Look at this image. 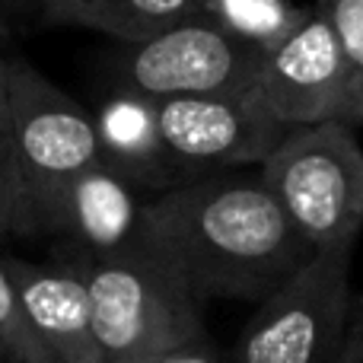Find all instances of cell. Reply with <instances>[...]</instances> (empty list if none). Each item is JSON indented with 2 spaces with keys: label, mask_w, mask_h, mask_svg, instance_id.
<instances>
[{
  "label": "cell",
  "mask_w": 363,
  "mask_h": 363,
  "mask_svg": "<svg viewBox=\"0 0 363 363\" xmlns=\"http://www.w3.org/2000/svg\"><path fill=\"white\" fill-rule=\"evenodd\" d=\"M144 249L201 303L255 306L315 255L258 169L185 179L157 194L147 204Z\"/></svg>",
  "instance_id": "obj_1"
},
{
  "label": "cell",
  "mask_w": 363,
  "mask_h": 363,
  "mask_svg": "<svg viewBox=\"0 0 363 363\" xmlns=\"http://www.w3.org/2000/svg\"><path fill=\"white\" fill-rule=\"evenodd\" d=\"M10 138L19 194V236L48 233L61 194L102 163L96 115L32 64L10 57Z\"/></svg>",
  "instance_id": "obj_2"
},
{
  "label": "cell",
  "mask_w": 363,
  "mask_h": 363,
  "mask_svg": "<svg viewBox=\"0 0 363 363\" xmlns=\"http://www.w3.org/2000/svg\"><path fill=\"white\" fill-rule=\"evenodd\" d=\"M93 296L106 363H157L201 338L204 303L147 249L112 258L74 255Z\"/></svg>",
  "instance_id": "obj_3"
},
{
  "label": "cell",
  "mask_w": 363,
  "mask_h": 363,
  "mask_svg": "<svg viewBox=\"0 0 363 363\" xmlns=\"http://www.w3.org/2000/svg\"><path fill=\"white\" fill-rule=\"evenodd\" d=\"M258 172L315 252L357 242L363 233V147L351 125L290 128Z\"/></svg>",
  "instance_id": "obj_4"
},
{
  "label": "cell",
  "mask_w": 363,
  "mask_h": 363,
  "mask_svg": "<svg viewBox=\"0 0 363 363\" xmlns=\"http://www.w3.org/2000/svg\"><path fill=\"white\" fill-rule=\"evenodd\" d=\"M354 245L315 252L242 328L233 363H338L354 309Z\"/></svg>",
  "instance_id": "obj_5"
},
{
  "label": "cell",
  "mask_w": 363,
  "mask_h": 363,
  "mask_svg": "<svg viewBox=\"0 0 363 363\" xmlns=\"http://www.w3.org/2000/svg\"><path fill=\"white\" fill-rule=\"evenodd\" d=\"M264 51L236 38L207 16H194L115 57L118 86L150 99L207 93H249L262 70Z\"/></svg>",
  "instance_id": "obj_6"
},
{
  "label": "cell",
  "mask_w": 363,
  "mask_h": 363,
  "mask_svg": "<svg viewBox=\"0 0 363 363\" xmlns=\"http://www.w3.org/2000/svg\"><path fill=\"white\" fill-rule=\"evenodd\" d=\"M249 93L287 131L325 121L357 128L351 67L319 4H313V16L300 32L264 55Z\"/></svg>",
  "instance_id": "obj_7"
},
{
  "label": "cell",
  "mask_w": 363,
  "mask_h": 363,
  "mask_svg": "<svg viewBox=\"0 0 363 363\" xmlns=\"http://www.w3.org/2000/svg\"><path fill=\"white\" fill-rule=\"evenodd\" d=\"M160 128L172 163L191 179L242 166L258 169L287 134L252 93L160 99Z\"/></svg>",
  "instance_id": "obj_8"
},
{
  "label": "cell",
  "mask_w": 363,
  "mask_h": 363,
  "mask_svg": "<svg viewBox=\"0 0 363 363\" xmlns=\"http://www.w3.org/2000/svg\"><path fill=\"white\" fill-rule=\"evenodd\" d=\"M4 268L23 296L29 319L48 351L61 363H106L96 335L93 296L77 262L64 258L55 264H38L26 258L4 255Z\"/></svg>",
  "instance_id": "obj_9"
},
{
  "label": "cell",
  "mask_w": 363,
  "mask_h": 363,
  "mask_svg": "<svg viewBox=\"0 0 363 363\" xmlns=\"http://www.w3.org/2000/svg\"><path fill=\"white\" fill-rule=\"evenodd\" d=\"M144 220L147 204H140L138 188L99 163L61 194L48 233L74 239L77 255L112 258L144 249Z\"/></svg>",
  "instance_id": "obj_10"
},
{
  "label": "cell",
  "mask_w": 363,
  "mask_h": 363,
  "mask_svg": "<svg viewBox=\"0 0 363 363\" xmlns=\"http://www.w3.org/2000/svg\"><path fill=\"white\" fill-rule=\"evenodd\" d=\"M102 166L118 172L138 191L179 185L182 172L172 163L160 128V99L128 86H115L96 108Z\"/></svg>",
  "instance_id": "obj_11"
},
{
  "label": "cell",
  "mask_w": 363,
  "mask_h": 363,
  "mask_svg": "<svg viewBox=\"0 0 363 363\" xmlns=\"http://www.w3.org/2000/svg\"><path fill=\"white\" fill-rule=\"evenodd\" d=\"M204 16L201 0H45L42 23L57 29H86L138 45L185 19Z\"/></svg>",
  "instance_id": "obj_12"
},
{
  "label": "cell",
  "mask_w": 363,
  "mask_h": 363,
  "mask_svg": "<svg viewBox=\"0 0 363 363\" xmlns=\"http://www.w3.org/2000/svg\"><path fill=\"white\" fill-rule=\"evenodd\" d=\"M201 10L207 19L262 48L264 55L300 32L313 16V4L306 6L296 0H201Z\"/></svg>",
  "instance_id": "obj_13"
},
{
  "label": "cell",
  "mask_w": 363,
  "mask_h": 363,
  "mask_svg": "<svg viewBox=\"0 0 363 363\" xmlns=\"http://www.w3.org/2000/svg\"><path fill=\"white\" fill-rule=\"evenodd\" d=\"M0 363H61L29 319L23 296L0 258Z\"/></svg>",
  "instance_id": "obj_14"
},
{
  "label": "cell",
  "mask_w": 363,
  "mask_h": 363,
  "mask_svg": "<svg viewBox=\"0 0 363 363\" xmlns=\"http://www.w3.org/2000/svg\"><path fill=\"white\" fill-rule=\"evenodd\" d=\"M325 10L341 48H345L347 67L354 83V118L363 125V0H315Z\"/></svg>",
  "instance_id": "obj_15"
},
{
  "label": "cell",
  "mask_w": 363,
  "mask_h": 363,
  "mask_svg": "<svg viewBox=\"0 0 363 363\" xmlns=\"http://www.w3.org/2000/svg\"><path fill=\"white\" fill-rule=\"evenodd\" d=\"M6 74H10V57H0V239L19 236V194H16V166H13Z\"/></svg>",
  "instance_id": "obj_16"
},
{
  "label": "cell",
  "mask_w": 363,
  "mask_h": 363,
  "mask_svg": "<svg viewBox=\"0 0 363 363\" xmlns=\"http://www.w3.org/2000/svg\"><path fill=\"white\" fill-rule=\"evenodd\" d=\"M157 363H233V354H223L207 335H201V338L188 341V345L169 351L166 357H160Z\"/></svg>",
  "instance_id": "obj_17"
},
{
  "label": "cell",
  "mask_w": 363,
  "mask_h": 363,
  "mask_svg": "<svg viewBox=\"0 0 363 363\" xmlns=\"http://www.w3.org/2000/svg\"><path fill=\"white\" fill-rule=\"evenodd\" d=\"M338 363H363V296H354L351 322H347V335L341 345Z\"/></svg>",
  "instance_id": "obj_18"
},
{
  "label": "cell",
  "mask_w": 363,
  "mask_h": 363,
  "mask_svg": "<svg viewBox=\"0 0 363 363\" xmlns=\"http://www.w3.org/2000/svg\"><path fill=\"white\" fill-rule=\"evenodd\" d=\"M19 4H45V0H0V10L4 6H19Z\"/></svg>",
  "instance_id": "obj_19"
}]
</instances>
